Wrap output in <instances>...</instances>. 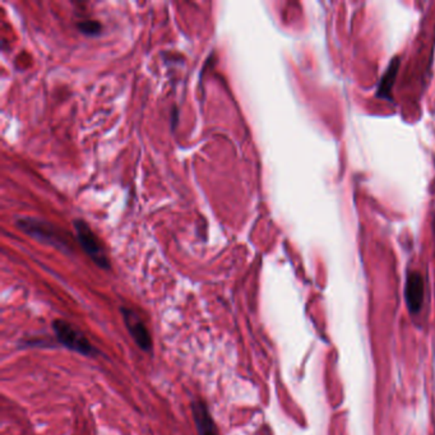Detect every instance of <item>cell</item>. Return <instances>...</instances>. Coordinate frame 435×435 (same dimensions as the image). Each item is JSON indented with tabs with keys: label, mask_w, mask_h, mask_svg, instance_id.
Returning <instances> with one entry per match:
<instances>
[{
	"label": "cell",
	"mask_w": 435,
	"mask_h": 435,
	"mask_svg": "<svg viewBox=\"0 0 435 435\" xmlns=\"http://www.w3.org/2000/svg\"><path fill=\"white\" fill-rule=\"evenodd\" d=\"M55 336L58 341L65 346L67 349L76 351L78 354H82L85 356L94 355V346L85 338V334H82L76 327L72 326L67 320L58 319L53 323Z\"/></svg>",
	"instance_id": "1"
},
{
	"label": "cell",
	"mask_w": 435,
	"mask_h": 435,
	"mask_svg": "<svg viewBox=\"0 0 435 435\" xmlns=\"http://www.w3.org/2000/svg\"><path fill=\"white\" fill-rule=\"evenodd\" d=\"M73 225H74L76 233H77L78 243L81 244V247L83 248L85 253L90 256V258L99 267L105 268V270H109V259L105 254L100 241L95 236V233H92V230L82 220H74Z\"/></svg>",
	"instance_id": "2"
},
{
	"label": "cell",
	"mask_w": 435,
	"mask_h": 435,
	"mask_svg": "<svg viewBox=\"0 0 435 435\" xmlns=\"http://www.w3.org/2000/svg\"><path fill=\"white\" fill-rule=\"evenodd\" d=\"M17 224H18L19 229L24 230V233H28L30 236H33L39 240L45 241V243H49L55 247H59L60 249L68 245L54 227L50 224L44 222V221L35 220V218H21Z\"/></svg>",
	"instance_id": "3"
},
{
	"label": "cell",
	"mask_w": 435,
	"mask_h": 435,
	"mask_svg": "<svg viewBox=\"0 0 435 435\" xmlns=\"http://www.w3.org/2000/svg\"><path fill=\"white\" fill-rule=\"evenodd\" d=\"M122 315L124 319L125 326L128 328L133 340L140 346L143 351L151 352L152 350V338L148 332L147 327L145 322L140 319V315L128 308H122Z\"/></svg>",
	"instance_id": "4"
},
{
	"label": "cell",
	"mask_w": 435,
	"mask_h": 435,
	"mask_svg": "<svg viewBox=\"0 0 435 435\" xmlns=\"http://www.w3.org/2000/svg\"><path fill=\"white\" fill-rule=\"evenodd\" d=\"M424 279L418 271H409L404 284V300L409 311L418 314L424 304Z\"/></svg>",
	"instance_id": "5"
},
{
	"label": "cell",
	"mask_w": 435,
	"mask_h": 435,
	"mask_svg": "<svg viewBox=\"0 0 435 435\" xmlns=\"http://www.w3.org/2000/svg\"><path fill=\"white\" fill-rule=\"evenodd\" d=\"M400 65H401V58L400 56H396V58H393L391 60L388 68L386 69L381 79H379V83H378V87H377V92H375L377 97L383 99V100H388V101L393 100L392 91H393V85L396 83Z\"/></svg>",
	"instance_id": "6"
},
{
	"label": "cell",
	"mask_w": 435,
	"mask_h": 435,
	"mask_svg": "<svg viewBox=\"0 0 435 435\" xmlns=\"http://www.w3.org/2000/svg\"><path fill=\"white\" fill-rule=\"evenodd\" d=\"M192 409L198 434L218 435V427L215 425V421L212 419L206 404H203L202 401H195L192 404Z\"/></svg>",
	"instance_id": "7"
},
{
	"label": "cell",
	"mask_w": 435,
	"mask_h": 435,
	"mask_svg": "<svg viewBox=\"0 0 435 435\" xmlns=\"http://www.w3.org/2000/svg\"><path fill=\"white\" fill-rule=\"evenodd\" d=\"M77 27L79 31L87 36H95L101 31V24L96 21H83V22H79Z\"/></svg>",
	"instance_id": "8"
}]
</instances>
